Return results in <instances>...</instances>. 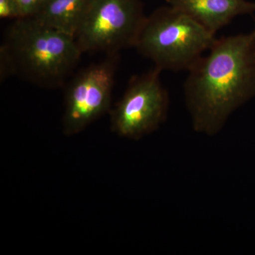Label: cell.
Segmentation results:
<instances>
[{
  "instance_id": "cell-3",
  "label": "cell",
  "mask_w": 255,
  "mask_h": 255,
  "mask_svg": "<svg viewBox=\"0 0 255 255\" xmlns=\"http://www.w3.org/2000/svg\"><path fill=\"white\" fill-rule=\"evenodd\" d=\"M216 38L189 15L168 4L146 16L134 48L161 71L188 72Z\"/></svg>"
},
{
  "instance_id": "cell-7",
  "label": "cell",
  "mask_w": 255,
  "mask_h": 255,
  "mask_svg": "<svg viewBox=\"0 0 255 255\" xmlns=\"http://www.w3.org/2000/svg\"><path fill=\"white\" fill-rule=\"evenodd\" d=\"M170 6L189 15L214 33L235 18L255 12V2L247 0H167Z\"/></svg>"
},
{
  "instance_id": "cell-6",
  "label": "cell",
  "mask_w": 255,
  "mask_h": 255,
  "mask_svg": "<svg viewBox=\"0 0 255 255\" xmlns=\"http://www.w3.org/2000/svg\"><path fill=\"white\" fill-rule=\"evenodd\" d=\"M115 62L91 65L73 80L65 101L63 130L66 135L82 131L110 112Z\"/></svg>"
},
{
  "instance_id": "cell-1",
  "label": "cell",
  "mask_w": 255,
  "mask_h": 255,
  "mask_svg": "<svg viewBox=\"0 0 255 255\" xmlns=\"http://www.w3.org/2000/svg\"><path fill=\"white\" fill-rule=\"evenodd\" d=\"M184 94L194 130L218 133L255 97V26L249 33L216 38L188 71Z\"/></svg>"
},
{
  "instance_id": "cell-5",
  "label": "cell",
  "mask_w": 255,
  "mask_h": 255,
  "mask_svg": "<svg viewBox=\"0 0 255 255\" xmlns=\"http://www.w3.org/2000/svg\"><path fill=\"white\" fill-rule=\"evenodd\" d=\"M161 70L154 68L132 77L127 91L110 110L112 128L120 136L137 140L155 131L168 113V92L162 85Z\"/></svg>"
},
{
  "instance_id": "cell-9",
  "label": "cell",
  "mask_w": 255,
  "mask_h": 255,
  "mask_svg": "<svg viewBox=\"0 0 255 255\" xmlns=\"http://www.w3.org/2000/svg\"><path fill=\"white\" fill-rule=\"evenodd\" d=\"M0 17L16 20L24 17V14L16 0H0Z\"/></svg>"
},
{
  "instance_id": "cell-4",
  "label": "cell",
  "mask_w": 255,
  "mask_h": 255,
  "mask_svg": "<svg viewBox=\"0 0 255 255\" xmlns=\"http://www.w3.org/2000/svg\"><path fill=\"white\" fill-rule=\"evenodd\" d=\"M146 16L140 0H88L75 39L82 53L134 47Z\"/></svg>"
},
{
  "instance_id": "cell-10",
  "label": "cell",
  "mask_w": 255,
  "mask_h": 255,
  "mask_svg": "<svg viewBox=\"0 0 255 255\" xmlns=\"http://www.w3.org/2000/svg\"><path fill=\"white\" fill-rule=\"evenodd\" d=\"M22 9L24 17L33 16L43 4L44 0H16Z\"/></svg>"
},
{
  "instance_id": "cell-2",
  "label": "cell",
  "mask_w": 255,
  "mask_h": 255,
  "mask_svg": "<svg viewBox=\"0 0 255 255\" xmlns=\"http://www.w3.org/2000/svg\"><path fill=\"white\" fill-rule=\"evenodd\" d=\"M1 49L4 67L46 87L61 85L82 53L73 36L32 16L15 21Z\"/></svg>"
},
{
  "instance_id": "cell-8",
  "label": "cell",
  "mask_w": 255,
  "mask_h": 255,
  "mask_svg": "<svg viewBox=\"0 0 255 255\" xmlns=\"http://www.w3.org/2000/svg\"><path fill=\"white\" fill-rule=\"evenodd\" d=\"M88 0H44L34 16L46 26L75 38Z\"/></svg>"
}]
</instances>
